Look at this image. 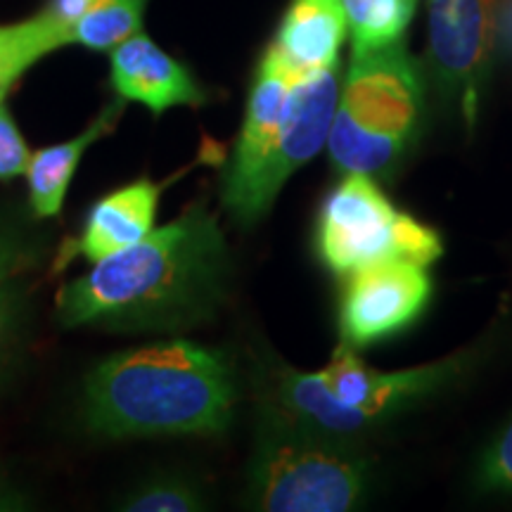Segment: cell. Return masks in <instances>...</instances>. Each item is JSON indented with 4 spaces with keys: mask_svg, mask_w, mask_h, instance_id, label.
I'll list each match as a JSON object with an SVG mask.
<instances>
[{
    "mask_svg": "<svg viewBox=\"0 0 512 512\" xmlns=\"http://www.w3.org/2000/svg\"><path fill=\"white\" fill-rule=\"evenodd\" d=\"M228 245L202 202L136 245L95 261L57 294L64 328L178 330L211 316L226 294Z\"/></svg>",
    "mask_w": 512,
    "mask_h": 512,
    "instance_id": "6da1fadb",
    "label": "cell"
},
{
    "mask_svg": "<svg viewBox=\"0 0 512 512\" xmlns=\"http://www.w3.org/2000/svg\"><path fill=\"white\" fill-rule=\"evenodd\" d=\"M238 387L230 358L190 339L107 356L83 384V420L107 439L226 432Z\"/></svg>",
    "mask_w": 512,
    "mask_h": 512,
    "instance_id": "7a4b0ae2",
    "label": "cell"
},
{
    "mask_svg": "<svg viewBox=\"0 0 512 512\" xmlns=\"http://www.w3.org/2000/svg\"><path fill=\"white\" fill-rule=\"evenodd\" d=\"M458 373L460 358L401 373H380L368 368L344 342L320 373L287 366L271 370L264 399L306 430L347 437L425 399Z\"/></svg>",
    "mask_w": 512,
    "mask_h": 512,
    "instance_id": "3957f363",
    "label": "cell"
},
{
    "mask_svg": "<svg viewBox=\"0 0 512 512\" xmlns=\"http://www.w3.org/2000/svg\"><path fill=\"white\" fill-rule=\"evenodd\" d=\"M422 81L403 41L354 53L328 136L337 171L384 176L415 143Z\"/></svg>",
    "mask_w": 512,
    "mask_h": 512,
    "instance_id": "277c9868",
    "label": "cell"
},
{
    "mask_svg": "<svg viewBox=\"0 0 512 512\" xmlns=\"http://www.w3.org/2000/svg\"><path fill=\"white\" fill-rule=\"evenodd\" d=\"M368 489V463L339 437L292 422L273 403H259L249 463V505L268 512L354 510Z\"/></svg>",
    "mask_w": 512,
    "mask_h": 512,
    "instance_id": "5b68a950",
    "label": "cell"
},
{
    "mask_svg": "<svg viewBox=\"0 0 512 512\" xmlns=\"http://www.w3.org/2000/svg\"><path fill=\"white\" fill-rule=\"evenodd\" d=\"M316 247L325 268L342 278L377 261H413L427 268L444 254L437 230L396 209L366 174H347L325 197Z\"/></svg>",
    "mask_w": 512,
    "mask_h": 512,
    "instance_id": "8992f818",
    "label": "cell"
},
{
    "mask_svg": "<svg viewBox=\"0 0 512 512\" xmlns=\"http://www.w3.org/2000/svg\"><path fill=\"white\" fill-rule=\"evenodd\" d=\"M337 102L339 64L299 76L271 155L266 157L264 166L242 195V200L230 209V216L242 228L254 226L256 221L264 219L287 178L309 164L323 150V145H328Z\"/></svg>",
    "mask_w": 512,
    "mask_h": 512,
    "instance_id": "52a82bcc",
    "label": "cell"
},
{
    "mask_svg": "<svg viewBox=\"0 0 512 512\" xmlns=\"http://www.w3.org/2000/svg\"><path fill=\"white\" fill-rule=\"evenodd\" d=\"M432 297V278L413 261H377L344 275L339 332L349 347H368L411 328Z\"/></svg>",
    "mask_w": 512,
    "mask_h": 512,
    "instance_id": "ba28073f",
    "label": "cell"
},
{
    "mask_svg": "<svg viewBox=\"0 0 512 512\" xmlns=\"http://www.w3.org/2000/svg\"><path fill=\"white\" fill-rule=\"evenodd\" d=\"M494 0H434L430 10V55L441 91L475 126L479 93L494 50Z\"/></svg>",
    "mask_w": 512,
    "mask_h": 512,
    "instance_id": "9c48e42d",
    "label": "cell"
},
{
    "mask_svg": "<svg viewBox=\"0 0 512 512\" xmlns=\"http://www.w3.org/2000/svg\"><path fill=\"white\" fill-rule=\"evenodd\" d=\"M297 79L299 76L287 67L278 50L273 46L268 48L256 69L247 100L245 124H242V133L235 143L233 155H230L226 174H223L221 200L228 211L242 200V195L264 166L266 157L271 155Z\"/></svg>",
    "mask_w": 512,
    "mask_h": 512,
    "instance_id": "30bf717a",
    "label": "cell"
},
{
    "mask_svg": "<svg viewBox=\"0 0 512 512\" xmlns=\"http://www.w3.org/2000/svg\"><path fill=\"white\" fill-rule=\"evenodd\" d=\"M169 183L140 178L100 197L88 211L79 238L64 242L55 256V271H64L76 256L95 264L150 235L155 230L159 197Z\"/></svg>",
    "mask_w": 512,
    "mask_h": 512,
    "instance_id": "8fae6325",
    "label": "cell"
},
{
    "mask_svg": "<svg viewBox=\"0 0 512 512\" xmlns=\"http://www.w3.org/2000/svg\"><path fill=\"white\" fill-rule=\"evenodd\" d=\"M112 83L121 98L140 102L155 114L207 102V93L188 69L145 34L126 38L112 50Z\"/></svg>",
    "mask_w": 512,
    "mask_h": 512,
    "instance_id": "7c38bea8",
    "label": "cell"
},
{
    "mask_svg": "<svg viewBox=\"0 0 512 512\" xmlns=\"http://www.w3.org/2000/svg\"><path fill=\"white\" fill-rule=\"evenodd\" d=\"M349 22L342 0H292L273 48L297 76L339 64Z\"/></svg>",
    "mask_w": 512,
    "mask_h": 512,
    "instance_id": "4fadbf2b",
    "label": "cell"
},
{
    "mask_svg": "<svg viewBox=\"0 0 512 512\" xmlns=\"http://www.w3.org/2000/svg\"><path fill=\"white\" fill-rule=\"evenodd\" d=\"M124 114V98L112 102L88 124L86 131H81L76 138L64 140V143L43 147L31 155L27 169L29 185V211L38 221L55 219L60 216L64 197H67L69 183L79 169L83 155L93 143L100 138L110 136L114 126L119 124Z\"/></svg>",
    "mask_w": 512,
    "mask_h": 512,
    "instance_id": "5bb4252c",
    "label": "cell"
},
{
    "mask_svg": "<svg viewBox=\"0 0 512 512\" xmlns=\"http://www.w3.org/2000/svg\"><path fill=\"white\" fill-rule=\"evenodd\" d=\"M67 43V29H62L46 12H38L27 22L0 27V102L31 64Z\"/></svg>",
    "mask_w": 512,
    "mask_h": 512,
    "instance_id": "9a60e30c",
    "label": "cell"
},
{
    "mask_svg": "<svg viewBox=\"0 0 512 512\" xmlns=\"http://www.w3.org/2000/svg\"><path fill=\"white\" fill-rule=\"evenodd\" d=\"M354 38V53L401 41L413 17L415 0H342Z\"/></svg>",
    "mask_w": 512,
    "mask_h": 512,
    "instance_id": "2e32d148",
    "label": "cell"
},
{
    "mask_svg": "<svg viewBox=\"0 0 512 512\" xmlns=\"http://www.w3.org/2000/svg\"><path fill=\"white\" fill-rule=\"evenodd\" d=\"M147 0H98L69 27V43L91 50H114L126 38L140 34Z\"/></svg>",
    "mask_w": 512,
    "mask_h": 512,
    "instance_id": "e0dca14e",
    "label": "cell"
},
{
    "mask_svg": "<svg viewBox=\"0 0 512 512\" xmlns=\"http://www.w3.org/2000/svg\"><path fill=\"white\" fill-rule=\"evenodd\" d=\"M43 254L46 238L15 211L0 207V283L31 271Z\"/></svg>",
    "mask_w": 512,
    "mask_h": 512,
    "instance_id": "ac0fdd59",
    "label": "cell"
},
{
    "mask_svg": "<svg viewBox=\"0 0 512 512\" xmlns=\"http://www.w3.org/2000/svg\"><path fill=\"white\" fill-rule=\"evenodd\" d=\"M119 508L131 512H192L204 508V496L188 479L164 475L138 484Z\"/></svg>",
    "mask_w": 512,
    "mask_h": 512,
    "instance_id": "d6986e66",
    "label": "cell"
},
{
    "mask_svg": "<svg viewBox=\"0 0 512 512\" xmlns=\"http://www.w3.org/2000/svg\"><path fill=\"white\" fill-rule=\"evenodd\" d=\"M27 294L17 278L0 283V387L15 373L27 337Z\"/></svg>",
    "mask_w": 512,
    "mask_h": 512,
    "instance_id": "ffe728a7",
    "label": "cell"
},
{
    "mask_svg": "<svg viewBox=\"0 0 512 512\" xmlns=\"http://www.w3.org/2000/svg\"><path fill=\"white\" fill-rule=\"evenodd\" d=\"M31 152L8 107L0 102V183L27 176Z\"/></svg>",
    "mask_w": 512,
    "mask_h": 512,
    "instance_id": "44dd1931",
    "label": "cell"
},
{
    "mask_svg": "<svg viewBox=\"0 0 512 512\" xmlns=\"http://www.w3.org/2000/svg\"><path fill=\"white\" fill-rule=\"evenodd\" d=\"M477 484L489 491H512V422L484 451Z\"/></svg>",
    "mask_w": 512,
    "mask_h": 512,
    "instance_id": "7402d4cb",
    "label": "cell"
},
{
    "mask_svg": "<svg viewBox=\"0 0 512 512\" xmlns=\"http://www.w3.org/2000/svg\"><path fill=\"white\" fill-rule=\"evenodd\" d=\"M95 3H98V0H50L48 8L43 12H46L50 19H55L62 29H67L69 34V27H72L76 19L86 15Z\"/></svg>",
    "mask_w": 512,
    "mask_h": 512,
    "instance_id": "603a6c76",
    "label": "cell"
},
{
    "mask_svg": "<svg viewBox=\"0 0 512 512\" xmlns=\"http://www.w3.org/2000/svg\"><path fill=\"white\" fill-rule=\"evenodd\" d=\"M22 508H27V501H24V496L19 494L15 486H12L8 470H5V465L0 463V510H22Z\"/></svg>",
    "mask_w": 512,
    "mask_h": 512,
    "instance_id": "cb8c5ba5",
    "label": "cell"
},
{
    "mask_svg": "<svg viewBox=\"0 0 512 512\" xmlns=\"http://www.w3.org/2000/svg\"><path fill=\"white\" fill-rule=\"evenodd\" d=\"M510 29H512V0H510Z\"/></svg>",
    "mask_w": 512,
    "mask_h": 512,
    "instance_id": "d4e9b609",
    "label": "cell"
}]
</instances>
